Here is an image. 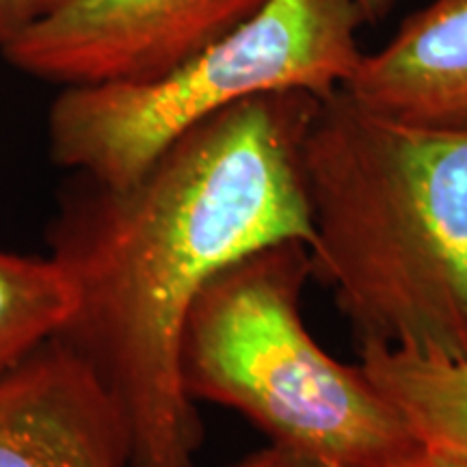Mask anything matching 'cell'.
<instances>
[{"label":"cell","instance_id":"cell-7","mask_svg":"<svg viewBox=\"0 0 467 467\" xmlns=\"http://www.w3.org/2000/svg\"><path fill=\"white\" fill-rule=\"evenodd\" d=\"M342 89L377 115L467 130V0H433L409 16Z\"/></svg>","mask_w":467,"mask_h":467},{"label":"cell","instance_id":"cell-10","mask_svg":"<svg viewBox=\"0 0 467 467\" xmlns=\"http://www.w3.org/2000/svg\"><path fill=\"white\" fill-rule=\"evenodd\" d=\"M72 0H0V58L20 35L48 20Z\"/></svg>","mask_w":467,"mask_h":467},{"label":"cell","instance_id":"cell-3","mask_svg":"<svg viewBox=\"0 0 467 467\" xmlns=\"http://www.w3.org/2000/svg\"><path fill=\"white\" fill-rule=\"evenodd\" d=\"M309 247L282 241L210 282L186 320V394L241 413L275 446L336 467H383L416 443L364 368L331 358L303 323Z\"/></svg>","mask_w":467,"mask_h":467},{"label":"cell","instance_id":"cell-5","mask_svg":"<svg viewBox=\"0 0 467 467\" xmlns=\"http://www.w3.org/2000/svg\"><path fill=\"white\" fill-rule=\"evenodd\" d=\"M266 0H72L5 50L17 72L58 85L143 83L200 55Z\"/></svg>","mask_w":467,"mask_h":467},{"label":"cell","instance_id":"cell-1","mask_svg":"<svg viewBox=\"0 0 467 467\" xmlns=\"http://www.w3.org/2000/svg\"><path fill=\"white\" fill-rule=\"evenodd\" d=\"M323 98L260 93L178 137L132 182L74 175L48 227L72 288L57 337L91 368L130 435V467H197L203 424L180 348L223 268L282 241L312 244L303 169Z\"/></svg>","mask_w":467,"mask_h":467},{"label":"cell","instance_id":"cell-13","mask_svg":"<svg viewBox=\"0 0 467 467\" xmlns=\"http://www.w3.org/2000/svg\"><path fill=\"white\" fill-rule=\"evenodd\" d=\"M355 5H358L361 20L368 25H377L392 11L394 0H355Z\"/></svg>","mask_w":467,"mask_h":467},{"label":"cell","instance_id":"cell-11","mask_svg":"<svg viewBox=\"0 0 467 467\" xmlns=\"http://www.w3.org/2000/svg\"><path fill=\"white\" fill-rule=\"evenodd\" d=\"M383 467H467V454L424 446L416 441L409 451L394 457Z\"/></svg>","mask_w":467,"mask_h":467},{"label":"cell","instance_id":"cell-8","mask_svg":"<svg viewBox=\"0 0 467 467\" xmlns=\"http://www.w3.org/2000/svg\"><path fill=\"white\" fill-rule=\"evenodd\" d=\"M359 366L413 440L467 454V355L446 358L364 344Z\"/></svg>","mask_w":467,"mask_h":467},{"label":"cell","instance_id":"cell-9","mask_svg":"<svg viewBox=\"0 0 467 467\" xmlns=\"http://www.w3.org/2000/svg\"><path fill=\"white\" fill-rule=\"evenodd\" d=\"M72 288L50 255L0 249V375L58 334Z\"/></svg>","mask_w":467,"mask_h":467},{"label":"cell","instance_id":"cell-12","mask_svg":"<svg viewBox=\"0 0 467 467\" xmlns=\"http://www.w3.org/2000/svg\"><path fill=\"white\" fill-rule=\"evenodd\" d=\"M232 467H336V465L309 457V454L290 451V448L268 443L266 448L251 452L249 457L238 461V463Z\"/></svg>","mask_w":467,"mask_h":467},{"label":"cell","instance_id":"cell-2","mask_svg":"<svg viewBox=\"0 0 467 467\" xmlns=\"http://www.w3.org/2000/svg\"><path fill=\"white\" fill-rule=\"evenodd\" d=\"M303 169L312 275L359 347L467 355V130L320 100Z\"/></svg>","mask_w":467,"mask_h":467},{"label":"cell","instance_id":"cell-4","mask_svg":"<svg viewBox=\"0 0 467 467\" xmlns=\"http://www.w3.org/2000/svg\"><path fill=\"white\" fill-rule=\"evenodd\" d=\"M361 22L355 0H266L159 78L61 89L48 113L50 159L74 175L121 186L232 104L285 89L334 96L364 57Z\"/></svg>","mask_w":467,"mask_h":467},{"label":"cell","instance_id":"cell-6","mask_svg":"<svg viewBox=\"0 0 467 467\" xmlns=\"http://www.w3.org/2000/svg\"><path fill=\"white\" fill-rule=\"evenodd\" d=\"M0 467H130L124 416L57 336L0 375Z\"/></svg>","mask_w":467,"mask_h":467}]
</instances>
